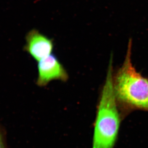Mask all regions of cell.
I'll return each instance as SVG.
<instances>
[{
	"label": "cell",
	"instance_id": "cell-1",
	"mask_svg": "<svg viewBox=\"0 0 148 148\" xmlns=\"http://www.w3.org/2000/svg\"><path fill=\"white\" fill-rule=\"evenodd\" d=\"M132 48L130 39L124 63L113 75L114 92L123 118L135 110L148 112V78L133 65Z\"/></svg>",
	"mask_w": 148,
	"mask_h": 148
},
{
	"label": "cell",
	"instance_id": "cell-2",
	"mask_svg": "<svg viewBox=\"0 0 148 148\" xmlns=\"http://www.w3.org/2000/svg\"><path fill=\"white\" fill-rule=\"evenodd\" d=\"M113 60L111 56L106 80L97 106L92 148H114L123 118L113 86Z\"/></svg>",
	"mask_w": 148,
	"mask_h": 148
},
{
	"label": "cell",
	"instance_id": "cell-3",
	"mask_svg": "<svg viewBox=\"0 0 148 148\" xmlns=\"http://www.w3.org/2000/svg\"><path fill=\"white\" fill-rule=\"evenodd\" d=\"M36 84L38 87H45L53 80L66 82L69 74L56 56L51 54L38 62Z\"/></svg>",
	"mask_w": 148,
	"mask_h": 148
},
{
	"label": "cell",
	"instance_id": "cell-4",
	"mask_svg": "<svg viewBox=\"0 0 148 148\" xmlns=\"http://www.w3.org/2000/svg\"><path fill=\"white\" fill-rule=\"evenodd\" d=\"M25 40L23 50L37 61L52 54L54 48L53 40L37 29H33L28 32Z\"/></svg>",
	"mask_w": 148,
	"mask_h": 148
},
{
	"label": "cell",
	"instance_id": "cell-5",
	"mask_svg": "<svg viewBox=\"0 0 148 148\" xmlns=\"http://www.w3.org/2000/svg\"><path fill=\"white\" fill-rule=\"evenodd\" d=\"M0 148H9L5 128L0 124Z\"/></svg>",
	"mask_w": 148,
	"mask_h": 148
}]
</instances>
